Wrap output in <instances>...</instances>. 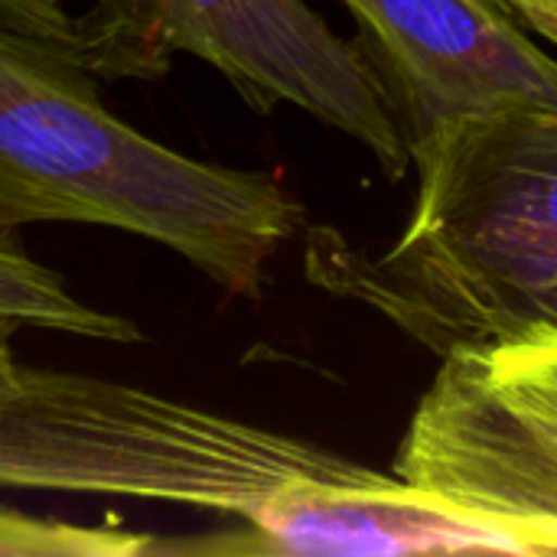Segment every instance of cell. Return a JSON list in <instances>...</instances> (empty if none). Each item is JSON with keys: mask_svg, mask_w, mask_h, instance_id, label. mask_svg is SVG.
I'll return each mask as SVG.
<instances>
[{"mask_svg": "<svg viewBox=\"0 0 557 557\" xmlns=\"http://www.w3.org/2000/svg\"><path fill=\"white\" fill-rule=\"evenodd\" d=\"M499 3H503V0H499ZM503 7H506V3H503Z\"/></svg>", "mask_w": 557, "mask_h": 557, "instance_id": "11", "label": "cell"}, {"mask_svg": "<svg viewBox=\"0 0 557 557\" xmlns=\"http://www.w3.org/2000/svg\"><path fill=\"white\" fill-rule=\"evenodd\" d=\"M418 199L379 255L310 228V284L431 352L557 339V104L506 101L408 137Z\"/></svg>", "mask_w": 557, "mask_h": 557, "instance_id": "1", "label": "cell"}, {"mask_svg": "<svg viewBox=\"0 0 557 557\" xmlns=\"http://www.w3.org/2000/svg\"><path fill=\"white\" fill-rule=\"evenodd\" d=\"M369 467L137 385L13 362L0 375V490L163 503L258 539L300 493Z\"/></svg>", "mask_w": 557, "mask_h": 557, "instance_id": "3", "label": "cell"}, {"mask_svg": "<svg viewBox=\"0 0 557 557\" xmlns=\"http://www.w3.org/2000/svg\"><path fill=\"white\" fill-rule=\"evenodd\" d=\"M385 65L405 134L506 101L557 104V59L499 0H343Z\"/></svg>", "mask_w": 557, "mask_h": 557, "instance_id": "5", "label": "cell"}, {"mask_svg": "<svg viewBox=\"0 0 557 557\" xmlns=\"http://www.w3.org/2000/svg\"><path fill=\"white\" fill-rule=\"evenodd\" d=\"M519 20H525L535 33L557 42V0H503Z\"/></svg>", "mask_w": 557, "mask_h": 557, "instance_id": "9", "label": "cell"}, {"mask_svg": "<svg viewBox=\"0 0 557 557\" xmlns=\"http://www.w3.org/2000/svg\"><path fill=\"white\" fill-rule=\"evenodd\" d=\"M0 26L42 39L75 59V29L62 0H0Z\"/></svg>", "mask_w": 557, "mask_h": 557, "instance_id": "8", "label": "cell"}, {"mask_svg": "<svg viewBox=\"0 0 557 557\" xmlns=\"http://www.w3.org/2000/svg\"><path fill=\"white\" fill-rule=\"evenodd\" d=\"M160 552V542L137 535L121 522L69 525L13 509H0V555L3 557H137Z\"/></svg>", "mask_w": 557, "mask_h": 557, "instance_id": "7", "label": "cell"}, {"mask_svg": "<svg viewBox=\"0 0 557 557\" xmlns=\"http://www.w3.org/2000/svg\"><path fill=\"white\" fill-rule=\"evenodd\" d=\"M10 336H13V326L0 323V375L16 362V359H13V349H10Z\"/></svg>", "mask_w": 557, "mask_h": 557, "instance_id": "10", "label": "cell"}, {"mask_svg": "<svg viewBox=\"0 0 557 557\" xmlns=\"http://www.w3.org/2000/svg\"><path fill=\"white\" fill-rule=\"evenodd\" d=\"M0 323L124 346L144 343V333L131 317L82 304L52 268L33 261L7 238H0Z\"/></svg>", "mask_w": 557, "mask_h": 557, "instance_id": "6", "label": "cell"}, {"mask_svg": "<svg viewBox=\"0 0 557 557\" xmlns=\"http://www.w3.org/2000/svg\"><path fill=\"white\" fill-rule=\"evenodd\" d=\"M72 29L75 59L98 82H153L186 52L219 69L251 111L294 104L366 147L388 180L411 166L398 101L369 49L307 0H91Z\"/></svg>", "mask_w": 557, "mask_h": 557, "instance_id": "4", "label": "cell"}, {"mask_svg": "<svg viewBox=\"0 0 557 557\" xmlns=\"http://www.w3.org/2000/svg\"><path fill=\"white\" fill-rule=\"evenodd\" d=\"M23 225H104L150 238L232 297L261 300L304 206L274 170L183 157L114 117L98 78L0 26V238Z\"/></svg>", "mask_w": 557, "mask_h": 557, "instance_id": "2", "label": "cell"}]
</instances>
